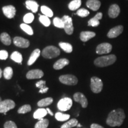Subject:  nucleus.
<instances>
[{
  "label": "nucleus",
  "mask_w": 128,
  "mask_h": 128,
  "mask_svg": "<svg viewBox=\"0 0 128 128\" xmlns=\"http://www.w3.org/2000/svg\"><path fill=\"white\" fill-rule=\"evenodd\" d=\"M125 117L124 110L122 108H117L110 112L107 118L106 124L111 127L120 126L122 124Z\"/></svg>",
  "instance_id": "obj_1"
},
{
  "label": "nucleus",
  "mask_w": 128,
  "mask_h": 128,
  "mask_svg": "<svg viewBox=\"0 0 128 128\" xmlns=\"http://www.w3.org/2000/svg\"><path fill=\"white\" fill-rule=\"evenodd\" d=\"M117 58L114 55H108L100 56L94 60V64L96 66L106 67L112 65L116 61Z\"/></svg>",
  "instance_id": "obj_2"
},
{
  "label": "nucleus",
  "mask_w": 128,
  "mask_h": 128,
  "mask_svg": "<svg viewBox=\"0 0 128 128\" xmlns=\"http://www.w3.org/2000/svg\"><path fill=\"white\" fill-rule=\"evenodd\" d=\"M60 50L54 46H49L44 48L42 52V55L44 58L52 59L60 55Z\"/></svg>",
  "instance_id": "obj_3"
},
{
  "label": "nucleus",
  "mask_w": 128,
  "mask_h": 128,
  "mask_svg": "<svg viewBox=\"0 0 128 128\" xmlns=\"http://www.w3.org/2000/svg\"><path fill=\"white\" fill-rule=\"evenodd\" d=\"M103 87V83L102 80L97 76H92L91 78L90 88L94 93H99L102 91Z\"/></svg>",
  "instance_id": "obj_4"
},
{
  "label": "nucleus",
  "mask_w": 128,
  "mask_h": 128,
  "mask_svg": "<svg viewBox=\"0 0 128 128\" xmlns=\"http://www.w3.org/2000/svg\"><path fill=\"white\" fill-rule=\"evenodd\" d=\"M72 106V100L69 97H65L59 101L57 106L59 110L60 111L65 112L69 110Z\"/></svg>",
  "instance_id": "obj_5"
},
{
  "label": "nucleus",
  "mask_w": 128,
  "mask_h": 128,
  "mask_svg": "<svg viewBox=\"0 0 128 128\" xmlns=\"http://www.w3.org/2000/svg\"><path fill=\"white\" fill-rule=\"evenodd\" d=\"M16 104L12 100H5L0 102V113L6 114L9 110L15 108Z\"/></svg>",
  "instance_id": "obj_6"
},
{
  "label": "nucleus",
  "mask_w": 128,
  "mask_h": 128,
  "mask_svg": "<svg viewBox=\"0 0 128 128\" xmlns=\"http://www.w3.org/2000/svg\"><path fill=\"white\" fill-rule=\"evenodd\" d=\"M60 81L62 84L68 86H75L78 83V79L76 76L71 74L63 75L60 76Z\"/></svg>",
  "instance_id": "obj_7"
},
{
  "label": "nucleus",
  "mask_w": 128,
  "mask_h": 128,
  "mask_svg": "<svg viewBox=\"0 0 128 128\" xmlns=\"http://www.w3.org/2000/svg\"><path fill=\"white\" fill-rule=\"evenodd\" d=\"M62 19L64 24V29L65 30V32H66V34L69 35L72 34L74 32V26L71 17L68 16H64Z\"/></svg>",
  "instance_id": "obj_8"
},
{
  "label": "nucleus",
  "mask_w": 128,
  "mask_h": 128,
  "mask_svg": "<svg viewBox=\"0 0 128 128\" xmlns=\"http://www.w3.org/2000/svg\"><path fill=\"white\" fill-rule=\"evenodd\" d=\"M112 50V46L108 43H103L98 44L96 48V53L99 55L108 54Z\"/></svg>",
  "instance_id": "obj_9"
},
{
  "label": "nucleus",
  "mask_w": 128,
  "mask_h": 128,
  "mask_svg": "<svg viewBox=\"0 0 128 128\" xmlns=\"http://www.w3.org/2000/svg\"><path fill=\"white\" fill-rule=\"evenodd\" d=\"M123 31H124V26H115L111 28L108 31L107 36L110 39L116 38L118 36H119L120 34H121L123 33Z\"/></svg>",
  "instance_id": "obj_10"
},
{
  "label": "nucleus",
  "mask_w": 128,
  "mask_h": 128,
  "mask_svg": "<svg viewBox=\"0 0 128 128\" xmlns=\"http://www.w3.org/2000/svg\"><path fill=\"white\" fill-rule=\"evenodd\" d=\"M74 99L76 102L81 104L83 108H86L88 106V100L86 97L81 92H76L74 94Z\"/></svg>",
  "instance_id": "obj_11"
},
{
  "label": "nucleus",
  "mask_w": 128,
  "mask_h": 128,
  "mask_svg": "<svg viewBox=\"0 0 128 128\" xmlns=\"http://www.w3.org/2000/svg\"><path fill=\"white\" fill-rule=\"evenodd\" d=\"M13 43L15 46L21 48H27L30 46V42L22 37H15L13 39Z\"/></svg>",
  "instance_id": "obj_12"
},
{
  "label": "nucleus",
  "mask_w": 128,
  "mask_h": 128,
  "mask_svg": "<svg viewBox=\"0 0 128 128\" xmlns=\"http://www.w3.org/2000/svg\"><path fill=\"white\" fill-rule=\"evenodd\" d=\"M2 10L3 13L8 18H14L16 13V8L13 6H11V5L3 7Z\"/></svg>",
  "instance_id": "obj_13"
},
{
  "label": "nucleus",
  "mask_w": 128,
  "mask_h": 128,
  "mask_svg": "<svg viewBox=\"0 0 128 128\" xmlns=\"http://www.w3.org/2000/svg\"><path fill=\"white\" fill-rule=\"evenodd\" d=\"M44 76V73L42 70H33L29 71L27 73L26 78L28 80H33V79H38V78H41Z\"/></svg>",
  "instance_id": "obj_14"
},
{
  "label": "nucleus",
  "mask_w": 128,
  "mask_h": 128,
  "mask_svg": "<svg viewBox=\"0 0 128 128\" xmlns=\"http://www.w3.org/2000/svg\"><path fill=\"white\" fill-rule=\"evenodd\" d=\"M120 12V9L118 4H114L110 6L108 11V16L112 18H115L119 16Z\"/></svg>",
  "instance_id": "obj_15"
},
{
  "label": "nucleus",
  "mask_w": 128,
  "mask_h": 128,
  "mask_svg": "<svg viewBox=\"0 0 128 128\" xmlns=\"http://www.w3.org/2000/svg\"><path fill=\"white\" fill-rule=\"evenodd\" d=\"M102 17H103L102 12H98L96 14V15L94 17H92L88 22V26L92 27H97L100 24V20L102 18Z\"/></svg>",
  "instance_id": "obj_16"
},
{
  "label": "nucleus",
  "mask_w": 128,
  "mask_h": 128,
  "mask_svg": "<svg viewBox=\"0 0 128 128\" xmlns=\"http://www.w3.org/2000/svg\"><path fill=\"white\" fill-rule=\"evenodd\" d=\"M96 36V33L93 32L83 31L80 33V39L81 41L86 42L90 39H92Z\"/></svg>",
  "instance_id": "obj_17"
},
{
  "label": "nucleus",
  "mask_w": 128,
  "mask_h": 128,
  "mask_svg": "<svg viewBox=\"0 0 128 128\" xmlns=\"http://www.w3.org/2000/svg\"><path fill=\"white\" fill-rule=\"evenodd\" d=\"M86 6L88 8L96 12L100 8L101 2L99 0H87V2H86Z\"/></svg>",
  "instance_id": "obj_18"
},
{
  "label": "nucleus",
  "mask_w": 128,
  "mask_h": 128,
  "mask_svg": "<svg viewBox=\"0 0 128 128\" xmlns=\"http://www.w3.org/2000/svg\"><path fill=\"white\" fill-rule=\"evenodd\" d=\"M69 64H70V61H69V60H67V59H60V60H57V61L54 64V68L56 70H61V69L63 68L64 67L68 65Z\"/></svg>",
  "instance_id": "obj_19"
},
{
  "label": "nucleus",
  "mask_w": 128,
  "mask_h": 128,
  "mask_svg": "<svg viewBox=\"0 0 128 128\" xmlns=\"http://www.w3.org/2000/svg\"><path fill=\"white\" fill-rule=\"evenodd\" d=\"M26 6L27 8L31 10L33 12H38L39 5L36 1L33 0H27L26 1Z\"/></svg>",
  "instance_id": "obj_20"
},
{
  "label": "nucleus",
  "mask_w": 128,
  "mask_h": 128,
  "mask_svg": "<svg viewBox=\"0 0 128 128\" xmlns=\"http://www.w3.org/2000/svg\"><path fill=\"white\" fill-rule=\"evenodd\" d=\"M40 55V50L39 49H36L33 50V52L32 53L31 55L28 59V65H32L35 62V61L37 60V59L39 58V56Z\"/></svg>",
  "instance_id": "obj_21"
},
{
  "label": "nucleus",
  "mask_w": 128,
  "mask_h": 128,
  "mask_svg": "<svg viewBox=\"0 0 128 128\" xmlns=\"http://www.w3.org/2000/svg\"><path fill=\"white\" fill-rule=\"evenodd\" d=\"M48 114L47 110L45 108H38L33 114V118L36 119H43L44 116Z\"/></svg>",
  "instance_id": "obj_22"
},
{
  "label": "nucleus",
  "mask_w": 128,
  "mask_h": 128,
  "mask_svg": "<svg viewBox=\"0 0 128 128\" xmlns=\"http://www.w3.org/2000/svg\"><path fill=\"white\" fill-rule=\"evenodd\" d=\"M0 40L5 45H10L12 44V39H11L10 35L7 33L4 32L0 35Z\"/></svg>",
  "instance_id": "obj_23"
},
{
  "label": "nucleus",
  "mask_w": 128,
  "mask_h": 128,
  "mask_svg": "<svg viewBox=\"0 0 128 128\" xmlns=\"http://www.w3.org/2000/svg\"><path fill=\"white\" fill-rule=\"evenodd\" d=\"M46 85V81H44V80H40V81H38L36 82V86L38 88H40L39 92L40 93H46L48 92L49 88L46 87L45 86Z\"/></svg>",
  "instance_id": "obj_24"
},
{
  "label": "nucleus",
  "mask_w": 128,
  "mask_h": 128,
  "mask_svg": "<svg viewBox=\"0 0 128 128\" xmlns=\"http://www.w3.org/2000/svg\"><path fill=\"white\" fill-rule=\"evenodd\" d=\"M52 102L53 98L52 97H47V98H44L38 102V106L40 108H44V107H46L51 104Z\"/></svg>",
  "instance_id": "obj_25"
},
{
  "label": "nucleus",
  "mask_w": 128,
  "mask_h": 128,
  "mask_svg": "<svg viewBox=\"0 0 128 128\" xmlns=\"http://www.w3.org/2000/svg\"><path fill=\"white\" fill-rule=\"evenodd\" d=\"M81 5V0H73L70 2L68 8L70 10L75 11L79 8Z\"/></svg>",
  "instance_id": "obj_26"
},
{
  "label": "nucleus",
  "mask_w": 128,
  "mask_h": 128,
  "mask_svg": "<svg viewBox=\"0 0 128 128\" xmlns=\"http://www.w3.org/2000/svg\"><path fill=\"white\" fill-rule=\"evenodd\" d=\"M11 59L17 63L22 64V60H23V56L20 52L15 51L11 55Z\"/></svg>",
  "instance_id": "obj_27"
},
{
  "label": "nucleus",
  "mask_w": 128,
  "mask_h": 128,
  "mask_svg": "<svg viewBox=\"0 0 128 128\" xmlns=\"http://www.w3.org/2000/svg\"><path fill=\"white\" fill-rule=\"evenodd\" d=\"M78 122L76 119H72L62 124L60 128H71L77 126Z\"/></svg>",
  "instance_id": "obj_28"
},
{
  "label": "nucleus",
  "mask_w": 128,
  "mask_h": 128,
  "mask_svg": "<svg viewBox=\"0 0 128 128\" xmlns=\"http://www.w3.org/2000/svg\"><path fill=\"white\" fill-rule=\"evenodd\" d=\"M59 45L64 52L66 53H71L72 52V46L70 44L66 42H60Z\"/></svg>",
  "instance_id": "obj_29"
},
{
  "label": "nucleus",
  "mask_w": 128,
  "mask_h": 128,
  "mask_svg": "<svg viewBox=\"0 0 128 128\" xmlns=\"http://www.w3.org/2000/svg\"><path fill=\"white\" fill-rule=\"evenodd\" d=\"M49 122L48 119H43L39 120V122L35 124L34 128H47L49 126Z\"/></svg>",
  "instance_id": "obj_30"
},
{
  "label": "nucleus",
  "mask_w": 128,
  "mask_h": 128,
  "mask_svg": "<svg viewBox=\"0 0 128 128\" xmlns=\"http://www.w3.org/2000/svg\"><path fill=\"white\" fill-rule=\"evenodd\" d=\"M55 118L57 120L60 122L66 121L70 118V115L67 114H64L60 112H57L55 114Z\"/></svg>",
  "instance_id": "obj_31"
},
{
  "label": "nucleus",
  "mask_w": 128,
  "mask_h": 128,
  "mask_svg": "<svg viewBox=\"0 0 128 128\" xmlns=\"http://www.w3.org/2000/svg\"><path fill=\"white\" fill-rule=\"evenodd\" d=\"M40 10L41 12L44 14V16H47L48 17H52L54 16V12H53L52 10L45 6H42Z\"/></svg>",
  "instance_id": "obj_32"
},
{
  "label": "nucleus",
  "mask_w": 128,
  "mask_h": 128,
  "mask_svg": "<svg viewBox=\"0 0 128 128\" xmlns=\"http://www.w3.org/2000/svg\"><path fill=\"white\" fill-rule=\"evenodd\" d=\"M3 75L6 80H10L13 76V70L11 67H7L4 69Z\"/></svg>",
  "instance_id": "obj_33"
},
{
  "label": "nucleus",
  "mask_w": 128,
  "mask_h": 128,
  "mask_svg": "<svg viewBox=\"0 0 128 128\" xmlns=\"http://www.w3.org/2000/svg\"><path fill=\"white\" fill-rule=\"evenodd\" d=\"M20 28L23 30L24 32H25L28 35H33V30L32 29V28L30 26H28V24L23 23L22 24L20 25Z\"/></svg>",
  "instance_id": "obj_34"
},
{
  "label": "nucleus",
  "mask_w": 128,
  "mask_h": 128,
  "mask_svg": "<svg viewBox=\"0 0 128 128\" xmlns=\"http://www.w3.org/2000/svg\"><path fill=\"white\" fill-rule=\"evenodd\" d=\"M40 22L45 27H49L50 24V20L46 16H40L39 17Z\"/></svg>",
  "instance_id": "obj_35"
},
{
  "label": "nucleus",
  "mask_w": 128,
  "mask_h": 128,
  "mask_svg": "<svg viewBox=\"0 0 128 128\" xmlns=\"http://www.w3.org/2000/svg\"><path fill=\"white\" fill-rule=\"evenodd\" d=\"M53 23H54V26L58 28H64V22L62 18H59V17H55V18L54 19V20H53Z\"/></svg>",
  "instance_id": "obj_36"
},
{
  "label": "nucleus",
  "mask_w": 128,
  "mask_h": 128,
  "mask_svg": "<svg viewBox=\"0 0 128 128\" xmlns=\"http://www.w3.org/2000/svg\"><path fill=\"white\" fill-rule=\"evenodd\" d=\"M31 106L29 104H25L19 108L18 110V113L19 114H25L31 111Z\"/></svg>",
  "instance_id": "obj_37"
},
{
  "label": "nucleus",
  "mask_w": 128,
  "mask_h": 128,
  "mask_svg": "<svg viewBox=\"0 0 128 128\" xmlns=\"http://www.w3.org/2000/svg\"><path fill=\"white\" fill-rule=\"evenodd\" d=\"M34 17L32 13H28L24 16L23 17V21L26 24H29L33 22L34 20Z\"/></svg>",
  "instance_id": "obj_38"
},
{
  "label": "nucleus",
  "mask_w": 128,
  "mask_h": 128,
  "mask_svg": "<svg viewBox=\"0 0 128 128\" xmlns=\"http://www.w3.org/2000/svg\"><path fill=\"white\" fill-rule=\"evenodd\" d=\"M76 14V15H78L81 17H86L89 15L90 12L89 11H88L85 8H80L77 11Z\"/></svg>",
  "instance_id": "obj_39"
},
{
  "label": "nucleus",
  "mask_w": 128,
  "mask_h": 128,
  "mask_svg": "<svg viewBox=\"0 0 128 128\" xmlns=\"http://www.w3.org/2000/svg\"><path fill=\"white\" fill-rule=\"evenodd\" d=\"M4 128H17L15 123L12 121H8L5 123L4 125Z\"/></svg>",
  "instance_id": "obj_40"
},
{
  "label": "nucleus",
  "mask_w": 128,
  "mask_h": 128,
  "mask_svg": "<svg viewBox=\"0 0 128 128\" xmlns=\"http://www.w3.org/2000/svg\"><path fill=\"white\" fill-rule=\"evenodd\" d=\"M8 53L7 51L5 50H0V60H6L8 58Z\"/></svg>",
  "instance_id": "obj_41"
},
{
  "label": "nucleus",
  "mask_w": 128,
  "mask_h": 128,
  "mask_svg": "<svg viewBox=\"0 0 128 128\" xmlns=\"http://www.w3.org/2000/svg\"><path fill=\"white\" fill-rule=\"evenodd\" d=\"M91 128H103V126H102L100 124H93L91 125Z\"/></svg>",
  "instance_id": "obj_42"
},
{
  "label": "nucleus",
  "mask_w": 128,
  "mask_h": 128,
  "mask_svg": "<svg viewBox=\"0 0 128 128\" xmlns=\"http://www.w3.org/2000/svg\"><path fill=\"white\" fill-rule=\"evenodd\" d=\"M46 110H47L48 113H49V114H50V116H53V115H54V113H53V112H52V111H51V110H50V108H46Z\"/></svg>",
  "instance_id": "obj_43"
},
{
  "label": "nucleus",
  "mask_w": 128,
  "mask_h": 128,
  "mask_svg": "<svg viewBox=\"0 0 128 128\" xmlns=\"http://www.w3.org/2000/svg\"><path fill=\"white\" fill-rule=\"evenodd\" d=\"M2 70L0 68V78L2 77Z\"/></svg>",
  "instance_id": "obj_44"
},
{
  "label": "nucleus",
  "mask_w": 128,
  "mask_h": 128,
  "mask_svg": "<svg viewBox=\"0 0 128 128\" xmlns=\"http://www.w3.org/2000/svg\"><path fill=\"white\" fill-rule=\"evenodd\" d=\"M77 126H78V127H81V124H78V125H77Z\"/></svg>",
  "instance_id": "obj_45"
},
{
  "label": "nucleus",
  "mask_w": 128,
  "mask_h": 128,
  "mask_svg": "<svg viewBox=\"0 0 128 128\" xmlns=\"http://www.w3.org/2000/svg\"><path fill=\"white\" fill-rule=\"evenodd\" d=\"M1 101H2V100H1V97H0V102H1Z\"/></svg>",
  "instance_id": "obj_46"
}]
</instances>
